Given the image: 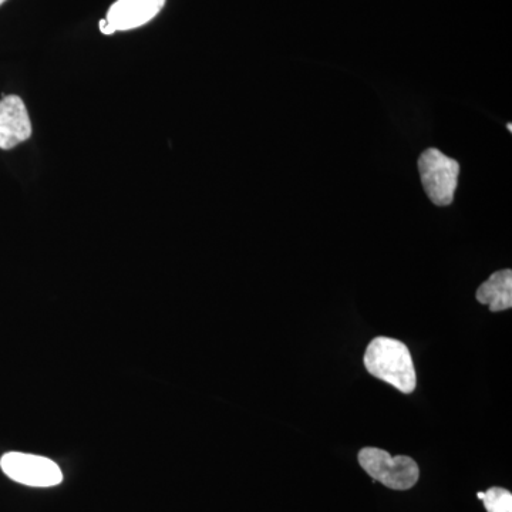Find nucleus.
<instances>
[{"label": "nucleus", "mask_w": 512, "mask_h": 512, "mask_svg": "<svg viewBox=\"0 0 512 512\" xmlns=\"http://www.w3.org/2000/svg\"><path fill=\"white\" fill-rule=\"evenodd\" d=\"M365 366L370 375L389 383L404 394L414 392L417 384L412 353L400 340L373 339L367 346Z\"/></svg>", "instance_id": "f257e3e1"}, {"label": "nucleus", "mask_w": 512, "mask_h": 512, "mask_svg": "<svg viewBox=\"0 0 512 512\" xmlns=\"http://www.w3.org/2000/svg\"><path fill=\"white\" fill-rule=\"evenodd\" d=\"M357 458L360 466L373 480L392 490H410L419 481V466L413 458L393 457L386 450L376 447L363 448Z\"/></svg>", "instance_id": "f03ea898"}, {"label": "nucleus", "mask_w": 512, "mask_h": 512, "mask_svg": "<svg viewBox=\"0 0 512 512\" xmlns=\"http://www.w3.org/2000/svg\"><path fill=\"white\" fill-rule=\"evenodd\" d=\"M421 184L437 207H448L457 190L460 164L437 148H429L419 158Z\"/></svg>", "instance_id": "7ed1b4c3"}, {"label": "nucleus", "mask_w": 512, "mask_h": 512, "mask_svg": "<svg viewBox=\"0 0 512 512\" xmlns=\"http://www.w3.org/2000/svg\"><path fill=\"white\" fill-rule=\"evenodd\" d=\"M0 468L10 480L29 487H55L63 481L62 470L55 461L33 454H5L0 458Z\"/></svg>", "instance_id": "20e7f679"}, {"label": "nucleus", "mask_w": 512, "mask_h": 512, "mask_svg": "<svg viewBox=\"0 0 512 512\" xmlns=\"http://www.w3.org/2000/svg\"><path fill=\"white\" fill-rule=\"evenodd\" d=\"M165 0H117L111 5L107 18L100 20L103 35L141 28L163 10Z\"/></svg>", "instance_id": "39448f33"}, {"label": "nucleus", "mask_w": 512, "mask_h": 512, "mask_svg": "<svg viewBox=\"0 0 512 512\" xmlns=\"http://www.w3.org/2000/svg\"><path fill=\"white\" fill-rule=\"evenodd\" d=\"M32 136L25 103L18 96H5L0 100V148L12 150Z\"/></svg>", "instance_id": "423d86ee"}, {"label": "nucleus", "mask_w": 512, "mask_h": 512, "mask_svg": "<svg viewBox=\"0 0 512 512\" xmlns=\"http://www.w3.org/2000/svg\"><path fill=\"white\" fill-rule=\"evenodd\" d=\"M477 301L490 306L491 312H503L512 306V271L494 272L484 284L477 289Z\"/></svg>", "instance_id": "0eeeda50"}, {"label": "nucleus", "mask_w": 512, "mask_h": 512, "mask_svg": "<svg viewBox=\"0 0 512 512\" xmlns=\"http://www.w3.org/2000/svg\"><path fill=\"white\" fill-rule=\"evenodd\" d=\"M483 503L487 512H512V494L505 488H490L484 493Z\"/></svg>", "instance_id": "6e6552de"}, {"label": "nucleus", "mask_w": 512, "mask_h": 512, "mask_svg": "<svg viewBox=\"0 0 512 512\" xmlns=\"http://www.w3.org/2000/svg\"><path fill=\"white\" fill-rule=\"evenodd\" d=\"M477 497H478V498H480V500H483L484 493H478V494H477Z\"/></svg>", "instance_id": "1a4fd4ad"}, {"label": "nucleus", "mask_w": 512, "mask_h": 512, "mask_svg": "<svg viewBox=\"0 0 512 512\" xmlns=\"http://www.w3.org/2000/svg\"><path fill=\"white\" fill-rule=\"evenodd\" d=\"M507 128H508V131H511V130H512V126H511V123H508V126H507Z\"/></svg>", "instance_id": "9d476101"}, {"label": "nucleus", "mask_w": 512, "mask_h": 512, "mask_svg": "<svg viewBox=\"0 0 512 512\" xmlns=\"http://www.w3.org/2000/svg\"><path fill=\"white\" fill-rule=\"evenodd\" d=\"M5 2H6V0H0V6H2L3 3H5Z\"/></svg>", "instance_id": "9b49d317"}]
</instances>
